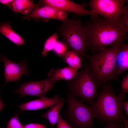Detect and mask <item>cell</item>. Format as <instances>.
<instances>
[{
    "mask_svg": "<svg viewBox=\"0 0 128 128\" xmlns=\"http://www.w3.org/2000/svg\"><path fill=\"white\" fill-rule=\"evenodd\" d=\"M91 18L85 22L83 27L86 52L96 53L103 49L116 46L128 39V29L121 21Z\"/></svg>",
    "mask_w": 128,
    "mask_h": 128,
    "instance_id": "obj_1",
    "label": "cell"
},
{
    "mask_svg": "<svg viewBox=\"0 0 128 128\" xmlns=\"http://www.w3.org/2000/svg\"><path fill=\"white\" fill-rule=\"evenodd\" d=\"M125 94H115L111 81L103 85L97 97L90 106L94 118L106 122H123L122 113Z\"/></svg>",
    "mask_w": 128,
    "mask_h": 128,
    "instance_id": "obj_2",
    "label": "cell"
},
{
    "mask_svg": "<svg viewBox=\"0 0 128 128\" xmlns=\"http://www.w3.org/2000/svg\"><path fill=\"white\" fill-rule=\"evenodd\" d=\"M123 43L113 47L105 48L91 55H86L89 69L97 87L108 81L116 79L115 63L116 56Z\"/></svg>",
    "mask_w": 128,
    "mask_h": 128,
    "instance_id": "obj_3",
    "label": "cell"
},
{
    "mask_svg": "<svg viewBox=\"0 0 128 128\" xmlns=\"http://www.w3.org/2000/svg\"><path fill=\"white\" fill-rule=\"evenodd\" d=\"M57 28L56 33L64 43L82 59L86 58L87 43L83 27L80 18H67Z\"/></svg>",
    "mask_w": 128,
    "mask_h": 128,
    "instance_id": "obj_4",
    "label": "cell"
},
{
    "mask_svg": "<svg viewBox=\"0 0 128 128\" xmlns=\"http://www.w3.org/2000/svg\"><path fill=\"white\" fill-rule=\"evenodd\" d=\"M67 105L63 114L66 121L73 128H92L93 118L90 106L69 92H66Z\"/></svg>",
    "mask_w": 128,
    "mask_h": 128,
    "instance_id": "obj_5",
    "label": "cell"
},
{
    "mask_svg": "<svg viewBox=\"0 0 128 128\" xmlns=\"http://www.w3.org/2000/svg\"><path fill=\"white\" fill-rule=\"evenodd\" d=\"M97 87L87 64L68 84V92L91 105L97 95Z\"/></svg>",
    "mask_w": 128,
    "mask_h": 128,
    "instance_id": "obj_6",
    "label": "cell"
},
{
    "mask_svg": "<svg viewBox=\"0 0 128 128\" xmlns=\"http://www.w3.org/2000/svg\"><path fill=\"white\" fill-rule=\"evenodd\" d=\"M126 0H91L88 3L90 10L97 12L103 18L109 20L121 21L123 5Z\"/></svg>",
    "mask_w": 128,
    "mask_h": 128,
    "instance_id": "obj_7",
    "label": "cell"
},
{
    "mask_svg": "<svg viewBox=\"0 0 128 128\" xmlns=\"http://www.w3.org/2000/svg\"><path fill=\"white\" fill-rule=\"evenodd\" d=\"M55 82L49 78L38 81L29 82L21 85L15 92L21 97L30 96L43 98L52 88Z\"/></svg>",
    "mask_w": 128,
    "mask_h": 128,
    "instance_id": "obj_8",
    "label": "cell"
},
{
    "mask_svg": "<svg viewBox=\"0 0 128 128\" xmlns=\"http://www.w3.org/2000/svg\"><path fill=\"white\" fill-rule=\"evenodd\" d=\"M37 5L39 6H51L79 16L91 15L95 17L99 14L97 11L85 9V4H78L69 0H43L40 1Z\"/></svg>",
    "mask_w": 128,
    "mask_h": 128,
    "instance_id": "obj_9",
    "label": "cell"
},
{
    "mask_svg": "<svg viewBox=\"0 0 128 128\" xmlns=\"http://www.w3.org/2000/svg\"><path fill=\"white\" fill-rule=\"evenodd\" d=\"M68 15L67 12L53 7L39 6L37 4L31 12L24 18L35 20L41 19L44 21L52 19L62 22L67 18Z\"/></svg>",
    "mask_w": 128,
    "mask_h": 128,
    "instance_id": "obj_10",
    "label": "cell"
},
{
    "mask_svg": "<svg viewBox=\"0 0 128 128\" xmlns=\"http://www.w3.org/2000/svg\"><path fill=\"white\" fill-rule=\"evenodd\" d=\"M0 61L4 64V76L6 83L18 81L22 76L29 75L27 64L25 60L17 63L1 55L0 56Z\"/></svg>",
    "mask_w": 128,
    "mask_h": 128,
    "instance_id": "obj_11",
    "label": "cell"
},
{
    "mask_svg": "<svg viewBox=\"0 0 128 128\" xmlns=\"http://www.w3.org/2000/svg\"><path fill=\"white\" fill-rule=\"evenodd\" d=\"M60 98L57 95L51 98L46 97L23 103L19 107L23 111L35 110L50 107L56 104Z\"/></svg>",
    "mask_w": 128,
    "mask_h": 128,
    "instance_id": "obj_12",
    "label": "cell"
},
{
    "mask_svg": "<svg viewBox=\"0 0 128 128\" xmlns=\"http://www.w3.org/2000/svg\"><path fill=\"white\" fill-rule=\"evenodd\" d=\"M78 70L69 66L63 68L51 69L48 74V78L55 81L59 80L70 81L76 75Z\"/></svg>",
    "mask_w": 128,
    "mask_h": 128,
    "instance_id": "obj_13",
    "label": "cell"
},
{
    "mask_svg": "<svg viewBox=\"0 0 128 128\" xmlns=\"http://www.w3.org/2000/svg\"><path fill=\"white\" fill-rule=\"evenodd\" d=\"M128 69V44H122L117 55L115 63L116 76Z\"/></svg>",
    "mask_w": 128,
    "mask_h": 128,
    "instance_id": "obj_14",
    "label": "cell"
},
{
    "mask_svg": "<svg viewBox=\"0 0 128 128\" xmlns=\"http://www.w3.org/2000/svg\"><path fill=\"white\" fill-rule=\"evenodd\" d=\"M65 101V99L61 98L58 102L41 115V117L46 119L52 126L57 124L58 116Z\"/></svg>",
    "mask_w": 128,
    "mask_h": 128,
    "instance_id": "obj_15",
    "label": "cell"
},
{
    "mask_svg": "<svg viewBox=\"0 0 128 128\" xmlns=\"http://www.w3.org/2000/svg\"><path fill=\"white\" fill-rule=\"evenodd\" d=\"M0 32L18 46L23 45V39L12 30L9 22L0 24Z\"/></svg>",
    "mask_w": 128,
    "mask_h": 128,
    "instance_id": "obj_16",
    "label": "cell"
},
{
    "mask_svg": "<svg viewBox=\"0 0 128 128\" xmlns=\"http://www.w3.org/2000/svg\"><path fill=\"white\" fill-rule=\"evenodd\" d=\"M62 57L64 62L71 68L78 70L82 67V58L74 51H68Z\"/></svg>",
    "mask_w": 128,
    "mask_h": 128,
    "instance_id": "obj_17",
    "label": "cell"
},
{
    "mask_svg": "<svg viewBox=\"0 0 128 128\" xmlns=\"http://www.w3.org/2000/svg\"><path fill=\"white\" fill-rule=\"evenodd\" d=\"M16 13H19L26 16L30 13L35 5L30 0H14Z\"/></svg>",
    "mask_w": 128,
    "mask_h": 128,
    "instance_id": "obj_18",
    "label": "cell"
},
{
    "mask_svg": "<svg viewBox=\"0 0 128 128\" xmlns=\"http://www.w3.org/2000/svg\"><path fill=\"white\" fill-rule=\"evenodd\" d=\"M58 38V34L56 32L50 36L46 40L44 44L43 51L42 52V57L46 56L48 52L52 50Z\"/></svg>",
    "mask_w": 128,
    "mask_h": 128,
    "instance_id": "obj_19",
    "label": "cell"
},
{
    "mask_svg": "<svg viewBox=\"0 0 128 128\" xmlns=\"http://www.w3.org/2000/svg\"><path fill=\"white\" fill-rule=\"evenodd\" d=\"M68 47L64 43L57 41L52 50L59 56L62 57L68 51Z\"/></svg>",
    "mask_w": 128,
    "mask_h": 128,
    "instance_id": "obj_20",
    "label": "cell"
},
{
    "mask_svg": "<svg viewBox=\"0 0 128 128\" xmlns=\"http://www.w3.org/2000/svg\"><path fill=\"white\" fill-rule=\"evenodd\" d=\"M18 114H17L12 117L7 122L6 128H23L18 119Z\"/></svg>",
    "mask_w": 128,
    "mask_h": 128,
    "instance_id": "obj_21",
    "label": "cell"
},
{
    "mask_svg": "<svg viewBox=\"0 0 128 128\" xmlns=\"http://www.w3.org/2000/svg\"><path fill=\"white\" fill-rule=\"evenodd\" d=\"M121 21L125 27L128 29V6H123L120 16Z\"/></svg>",
    "mask_w": 128,
    "mask_h": 128,
    "instance_id": "obj_22",
    "label": "cell"
},
{
    "mask_svg": "<svg viewBox=\"0 0 128 128\" xmlns=\"http://www.w3.org/2000/svg\"><path fill=\"white\" fill-rule=\"evenodd\" d=\"M57 128H73L68 122L64 119L59 114Z\"/></svg>",
    "mask_w": 128,
    "mask_h": 128,
    "instance_id": "obj_23",
    "label": "cell"
},
{
    "mask_svg": "<svg viewBox=\"0 0 128 128\" xmlns=\"http://www.w3.org/2000/svg\"><path fill=\"white\" fill-rule=\"evenodd\" d=\"M121 92L125 94L128 92V74H127L123 78L120 88Z\"/></svg>",
    "mask_w": 128,
    "mask_h": 128,
    "instance_id": "obj_24",
    "label": "cell"
},
{
    "mask_svg": "<svg viewBox=\"0 0 128 128\" xmlns=\"http://www.w3.org/2000/svg\"><path fill=\"white\" fill-rule=\"evenodd\" d=\"M124 127L123 122H109L104 128H123Z\"/></svg>",
    "mask_w": 128,
    "mask_h": 128,
    "instance_id": "obj_25",
    "label": "cell"
},
{
    "mask_svg": "<svg viewBox=\"0 0 128 128\" xmlns=\"http://www.w3.org/2000/svg\"><path fill=\"white\" fill-rule=\"evenodd\" d=\"M0 2L8 7L13 11L16 13L14 4V0H0Z\"/></svg>",
    "mask_w": 128,
    "mask_h": 128,
    "instance_id": "obj_26",
    "label": "cell"
},
{
    "mask_svg": "<svg viewBox=\"0 0 128 128\" xmlns=\"http://www.w3.org/2000/svg\"><path fill=\"white\" fill-rule=\"evenodd\" d=\"M46 125L36 123H31L23 126V128H46Z\"/></svg>",
    "mask_w": 128,
    "mask_h": 128,
    "instance_id": "obj_27",
    "label": "cell"
},
{
    "mask_svg": "<svg viewBox=\"0 0 128 128\" xmlns=\"http://www.w3.org/2000/svg\"><path fill=\"white\" fill-rule=\"evenodd\" d=\"M122 110L125 112V114H128V101H125L123 104Z\"/></svg>",
    "mask_w": 128,
    "mask_h": 128,
    "instance_id": "obj_28",
    "label": "cell"
},
{
    "mask_svg": "<svg viewBox=\"0 0 128 128\" xmlns=\"http://www.w3.org/2000/svg\"><path fill=\"white\" fill-rule=\"evenodd\" d=\"M1 91H0V93ZM6 105L4 104L2 102L0 97V112L2 109Z\"/></svg>",
    "mask_w": 128,
    "mask_h": 128,
    "instance_id": "obj_29",
    "label": "cell"
}]
</instances>
